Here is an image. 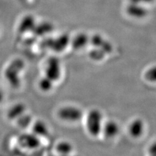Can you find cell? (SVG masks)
Masks as SVG:
<instances>
[{
    "mask_svg": "<svg viewBox=\"0 0 156 156\" xmlns=\"http://www.w3.org/2000/svg\"><path fill=\"white\" fill-rule=\"evenodd\" d=\"M25 67V62L21 58H15L12 61L6 68L4 76L9 85L14 88H18L20 85L21 80L20 74Z\"/></svg>",
    "mask_w": 156,
    "mask_h": 156,
    "instance_id": "cell-1",
    "label": "cell"
},
{
    "mask_svg": "<svg viewBox=\"0 0 156 156\" xmlns=\"http://www.w3.org/2000/svg\"><path fill=\"white\" fill-rule=\"evenodd\" d=\"M103 114L96 109H92L87 116L86 127L88 132L93 136H98L102 131L103 127Z\"/></svg>",
    "mask_w": 156,
    "mask_h": 156,
    "instance_id": "cell-2",
    "label": "cell"
},
{
    "mask_svg": "<svg viewBox=\"0 0 156 156\" xmlns=\"http://www.w3.org/2000/svg\"><path fill=\"white\" fill-rule=\"evenodd\" d=\"M71 39L67 34H63L56 38H47L42 43V47L50 48L51 50L61 52L65 50L70 43Z\"/></svg>",
    "mask_w": 156,
    "mask_h": 156,
    "instance_id": "cell-3",
    "label": "cell"
},
{
    "mask_svg": "<svg viewBox=\"0 0 156 156\" xmlns=\"http://www.w3.org/2000/svg\"><path fill=\"white\" fill-rule=\"evenodd\" d=\"M58 116L62 120L76 122L81 119L83 111L74 106H65L58 111Z\"/></svg>",
    "mask_w": 156,
    "mask_h": 156,
    "instance_id": "cell-4",
    "label": "cell"
},
{
    "mask_svg": "<svg viewBox=\"0 0 156 156\" xmlns=\"http://www.w3.org/2000/svg\"><path fill=\"white\" fill-rule=\"evenodd\" d=\"M61 76V66L60 61L55 57L48 58L45 68V76L53 82L59 80Z\"/></svg>",
    "mask_w": 156,
    "mask_h": 156,
    "instance_id": "cell-5",
    "label": "cell"
},
{
    "mask_svg": "<svg viewBox=\"0 0 156 156\" xmlns=\"http://www.w3.org/2000/svg\"><path fill=\"white\" fill-rule=\"evenodd\" d=\"M126 12L129 16L135 19H143L148 14V10L146 5L131 2L126 6Z\"/></svg>",
    "mask_w": 156,
    "mask_h": 156,
    "instance_id": "cell-6",
    "label": "cell"
},
{
    "mask_svg": "<svg viewBox=\"0 0 156 156\" xmlns=\"http://www.w3.org/2000/svg\"><path fill=\"white\" fill-rule=\"evenodd\" d=\"M89 42L93 47H96L103 50L106 55L110 54L113 50V46L112 44L105 39L100 34H94L90 38Z\"/></svg>",
    "mask_w": 156,
    "mask_h": 156,
    "instance_id": "cell-7",
    "label": "cell"
},
{
    "mask_svg": "<svg viewBox=\"0 0 156 156\" xmlns=\"http://www.w3.org/2000/svg\"><path fill=\"white\" fill-rule=\"evenodd\" d=\"M18 143L22 147L27 149H36L41 144L39 137L34 133L23 134L18 137Z\"/></svg>",
    "mask_w": 156,
    "mask_h": 156,
    "instance_id": "cell-8",
    "label": "cell"
},
{
    "mask_svg": "<svg viewBox=\"0 0 156 156\" xmlns=\"http://www.w3.org/2000/svg\"><path fill=\"white\" fill-rule=\"evenodd\" d=\"M145 125L144 121L140 119L133 120L128 127L129 135L133 138H139L142 136L144 133Z\"/></svg>",
    "mask_w": 156,
    "mask_h": 156,
    "instance_id": "cell-9",
    "label": "cell"
},
{
    "mask_svg": "<svg viewBox=\"0 0 156 156\" xmlns=\"http://www.w3.org/2000/svg\"><path fill=\"white\" fill-rule=\"evenodd\" d=\"M120 127L118 123L114 120H109L104 123L101 133H103L107 138H114L119 133Z\"/></svg>",
    "mask_w": 156,
    "mask_h": 156,
    "instance_id": "cell-10",
    "label": "cell"
},
{
    "mask_svg": "<svg viewBox=\"0 0 156 156\" xmlns=\"http://www.w3.org/2000/svg\"><path fill=\"white\" fill-rule=\"evenodd\" d=\"M36 26L35 20L32 15H26L24 16L19 23L18 31L20 33L23 34L28 31H33Z\"/></svg>",
    "mask_w": 156,
    "mask_h": 156,
    "instance_id": "cell-11",
    "label": "cell"
},
{
    "mask_svg": "<svg viewBox=\"0 0 156 156\" xmlns=\"http://www.w3.org/2000/svg\"><path fill=\"white\" fill-rule=\"evenodd\" d=\"M90 38L85 33H81L72 38L70 43L75 50H81L84 48L89 43Z\"/></svg>",
    "mask_w": 156,
    "mask_h": 156,
    "instance_id": "cell-12",
    "label": "cell"
},
{
    "mask_svg": "<svg viewBox=\"0 0 156 156\" xmlns=\"http://www.w3.org/2000/svg\"><path fill=\"white\" fill-rule=\"evenodd\" d=\"M26 107V105L22 103L14 104L9 109L7 112V117L9 120H16L20 116L25 113Z\"/></svg>",
    "mask_w": 156,
    "mask_h": 156,
    "instance_id": "cell-13",
    "label": "cell"
},
{
    "mask_svg": "<svg viewBox=\"0 0 156 156\" xmlns=\"http://www.w3.org/2000/svg\"><path fill=\"white\" fill-rule=\"evenodd\" d=\"M33 133L39 136L46 137L49 135V129L48 126L43 121L38 120L33 126Z\"/></svg>",
    "mask_w": 156,
    "mask_h": 156,
    "instance_id": "cell-14",
    "label": "cell"
},
{
    "mask_svg": "<svg viewBox=\"0 0 156 156\" xmlns=\"http://www.w3.org/2000/svg\"><path fill=\"white\" fill-rule=\"evenodd\" d=\"M53 29V26L50 23H42L39 24V25H36L35 27L33 28V31L37 36H42L44 35L51 32Z\"/></svg>",
    "mask_w": 156,
    "mask_h": 156,
    "instance_id": "cell-15",
    "label": "cell"
},
{
    "mask_svg": "<svg viewBox=\"0 0 156 156\" xmlns=\"http://www.w3.org/2000/svg\"><path fill=\"white\" fill-rule=\"evenodd\" d=\"M56 150L60 154L68 155L73 151V146L68 141H62L57 145Z\"/></svg>",
    "mask_w": 156,
    "mask_h": 156,
    "instance_id": "cell-16",
    "label": "cell"
},
{
    "mask_svg": "<svg viewBox=\"0 0 156 156\" xmlns=\"http://www.w3.org/2000/svg\"><path fill=\"white\" fill-rule=\"evenodd\" d=\"M105 55L106 53L103 50L96 47H93L89 53V57L94 61H100L103 60Z\"/></svg>",
    "mask_w": 156,
    "mask_h": 156,
    "instance_id": "cell-17",
    "label": "cell"
},
{
    "mask_svg": "<svg viewBox=\"0 0 156 156\" xmlns=\"http://www.w3.org/2000/svg\"><path fill=\"white\" fill-rule=\"evenodd\" d=\"M16 120L17 124L20 127H21L22 128H26L31 124L32 116L29 114L23 113Z\"/></svg>",
    "mask_w": 156,
    "mask_h": 156,
    "instance_id": "cell-18",
    "label": "cell"
},
{
    "mask_svg": "<svg viewBox=\"0 0 156 156\" xmlns=\"http://www.w3.org/2000/svg\"><path fill=\"white\" fill-rule=\"evenodd\" d=\"M53 81L50 79H49L46 76L42 77V79L39 81V87L40 89L44 92H48L50 91L53 87Z\"/></svg>",
    "mask_w": 156,
    "mask_h": 156,
    "instance_id": "cell-19",
    "label": "cell"
},
{
    "mask_svg": "<svg viewBox=\"0 0 156 156\" xmlns=\"http://www.w3.org/2000/svg\"><path fill=\"white\" fill-rule=\"evenodd\" d=\"M144 79L151 83H156V65L149 68L145 72Z\"/></svg>",
    "mask_w": 156,
    "mask_h": 156,
    "instance_id": "cell-20",
    "label": "cell"
},
{
    "mask_svg": "<svg viewBox=\"0 0 156 156\" xmlns=\"http://www.w3.org/2000/svg\"><path fill=\"white\" fill-rule=\"evenodd\" d=\"M129 2L131 3H135L144 5L147 6L148 5L152 4L155 2V0H128Z\"/></svg>",
    "mask_w": 156,
    "mask_h": 156,
    "instance_id": "cell-21",
    "label": "cell"
},
{
    "mask_svg": "<svg viewBox=\"0 0 156 156\" xmlns=\"http://www.w3.org/2000/svg\"><path fill=\"white\" fill-rule=\"evenodd\" d=\"M148 153L151 155L156 156V141L149 146Z\"/></svg>",
    "mask_w": 156,
    "mask_h": 156,
    "instance_id": "cell-22",
    "label": "cell"
},
{
    "mask_svg": "<svg viewBox=\"0 0 156 156\" xmlns=\"http://www.w3.org/2000/svg\"><path fill=\"white\" fill-rule=\"evenodd\" d=\"M3 98H4L3 92L2 90L1 89V88H0V103H2V101L3 100Z\"/></svg>",
    "mask_w": 156,
    "mask_h": 156,
    "instance_id": "cell-23",
    "label": "cell"
}]
</instances>
